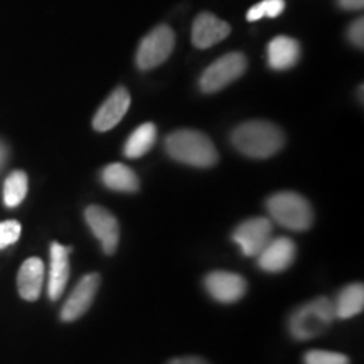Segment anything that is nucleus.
<instances>
[{
  "mask_svg": "<svg viewBox=\"0 0 364 364\" xmlns=\"http://www.w3.org/2000/svg\"><path fill=\"white\" fill-rule=\"evenodd\" d=\"M4 159H6V150H4L2 145H0V166H2Z\"/></svg>",
  "mask_w": 364,
  "mask_h": 364,
  "instance_id": "bb28decb",
  "label": "nucleus"
},
{
  "mask_svg": "<svg viewBox=\"0 0 364 364\" xmlns=\"http://www.w3.org/2000/svg\"><path fill=\"white\" fill-rule=\"evenodd\" d=\"M167 364H209V363L204 358H199V356H182V358L171 359Z\"/></svg>",
  "mask_w": 364,
  "mask_h": 364,
  "instance_id": "393cba45",
  "label": "nucleus"
},
{
  "mask_svg": "<svg viewBox=\"0 0 364 364\" xmlns=\"http://www.w3.org/2000/svg\"><path fill=\"white\" fill-rule=\"evenodd\" d=\"M29 189V179L24 171H14L4 182V203L7 208H16L24 201Z\"/></svg>",
  "mask_w": 364,
  "mask_h": 364,
  "instance_id": "aec40b11",
  "label": "nucleus"
},
{
  "mask_svg": "<svg viewBox=\"0 0 364 364\" xmlns=\"http://www.w3.org/2000/svg\"><path fill=\"white\" fill-rule=\"evenodd\" d=\"M102 181L108 189L120 193H135L140 188V181L134 171L125 164H108L102 172Z\"/></svg>",
  "mask_w": 364,
  "mask_h": 364,
  "instance_id": "f3484780",
  "label": "nucleus"
},
{
  "mask_svg": "<svg viewBox=\"0 0 364 364\" xmlns=\"http://www.w3.org/2000/svg\"><path fill=\"white\" fill-rule=\"evenodd\" d=\"M272 233L273 225L268 218H250L235 228L233 241L241 248L245 257H258L272 240Z\"/></svg>",
  "mask_w": 364,
  "mask_h": 364,
  "instance_id": "0eeeda50",
  "label": "nucleus"
},
{
  "mask_svg": "<svg viewBox=\"0 0 364 364\" xmlns=\"http://www.w3.org/2000/svg\"><path fill=\"white\" fill-rule=\"evenodd\" d=\"M302 361L304 364H349V358L341 353L312 349V351L304 354Z\"/></svg>",
  "mask_w": 364,
  "mask_h": 364,
  "instance_id": "4be33fe9",
  "label": "nucleus"
},
{
  "mask_svg": "<svg viewBox=\"0 0 364 364\" xmlns=\"http://www.w3.org/2000/svg\"><path fill=\"white\" fill-rule=\"evenodd\" d=\"M348 38L356 48L363 49L364 46V21L363 17H359L358 21H354L351 27L348 29Z\"/></svg>",
  "mask_w": 364,
  "mask_h": 364,
  "instance_id": "b1692460",
  "label": "nucleus"
},
{
  "mask_svg": "<svg viewBox=\"0 0 364 364\" xmlns=\"http://www.w3.org/2000/svg\"><path fill=\"white\" fill-rule=\"evenodd\" d=\"M248 68L247 56L243 53H230L216 59L213 65H209L199 80V88L203 93H216L226 88L241 76L245 75Z\"/></svg>",
  "mask_w": 364,
  "mask_h": 364,
  "instance_id": "39448f33",
  "label": "nucleus"
},
{
  "mask_svg": "<svg viewBox=\"0 0 364 364\" xmlns=\"http://www.w3.org/2000/svg\"><path fill=\"white\" fill-rule=\"evenodd\" d=\"M332 300L317 297L295 309L289 317V332L295 341H309L324 334L334 321Z\"/></svg>",
  "mask_w": 364,
  "mask_h": 364,
  "instance_id": "7ed1b4c3",
  "label": "nucleus"
},
{
  "mask_svg": "<svg viewBox=\"0 0 364 364\" xmlns=\"http://www.w3.org/2000/svg\"><path fill=\"white\" fill-rule=\"evenodd\" d=\"M44 284V263L41 258H27L17 273V290L27 302H34L39 299Z\"/></svg>",
  "mask_w": 364,
  "mask_h": 364,
  "instance_id": "2eb2a0df",
  "label": "nucleus"
},
{
  "mask_svg": "<svg viewBox=\"0 0 364 364\" xmlns=\"http://www.w3.org/2000/svg\"><path fill=\"white\" fill-rule=\"evenodd\" d=\"M166 152L186 166L209 169L220 161V154L206 134L198 130H176L166 139Z\"/></svg>",
  "mask_w": 364,
  "mask_h": 364,
  "instance_id": "f03ea898",
  "label": "nucleus"
},
{
  "mask_svg": "<svg viewBox=\"0 0 364 364\" xmlns=\"http://www.w3.org/2000/svg\"><path fill=\"white\" fill-rule=\"evenodd\" d=\"M231 34V26L218 19L215 14L203 12L196 17L193 24V44L199 49H208Z\"/></svg>",
  "mask_w": 364,
  "mask_h": 364,
  "instance_id": "ddd939ff",
  "label": "nucleus"
},
{
  "mask_svg": "<svg viewBox=\"0 0 364 364\" xmlns=\"http://www.w3.org/2000/svg\"><path fill=\"white\" fill-rule=\"evenodd\" d=\"M130 93L124 86H118L112 91V95L105 100V103L98 108L93 118V129L97 132H108L117 127L125 117L130 108Z\"/></svg>",
  "mask_w": 364,
  "mask_h": 364,
  "instance_id": "9b49d317",
  "label": "nucleus"
},
{
  "mask_svg": "<svg viewBox=\"0 0 364 364\" xmlns=\"http://www.w3.org/2000/svg\"><path fill=\"white\" fill-rule=\"evenodd\" d=\"M204 287L213 299L221 304H235L245 297L248 284L243 277L233 272H211L204 279Z\"/></svg>",
  "mask_w": 364,
  "mask_h": 364,
  "instance_id": "1a4fd4ad",
  "label": "nucleus"
},
{
  "mask_svg": "<svg viewBox=\"0 0 364 364\" xmlns=\"http://www.w3.org/2000/svg\"><path fill=\"white\" fill-rule=\"evenodd\" d=\"M334 316L339 318H351L363 312L364 309V287L363 284H351L344 287L332 300Z\"/></svg>",
  "mask_w": 364,
  "mask_h": 364,
  "instance_id": "a211bd4d",
  "label": "nucleus"
},
{
  "mask_svg": "<svg viewBox=\"0 0 364 364\" xmlns=\"http://www.w3.org/2000/svg\"><path fill=\"white\" fill-rule=\"evenodd\" d=\"M102 284V277L98 273H88L78 282L70 297L61 309V318L65 322H73L88 312V309L93 304L97 292Z\"/></svg>",
  "mask_w": 364,
  "mask_h": 364,
  "instance_id": "9d476101",
  "label": "nucleus"
},
{
  "mask_svg": "<svg viewBox=\"0 0 364 364\" xmlns=\"http://www.w3.org/2000/svg\"><path fill=\"white\" fill-rule=\"evenodd\" d=\"M21 231H22V226L19 221L9 220V221L0 223V250L7 248L9 245L16 243V241L21 238Z\"/></svg>",
  "mask_w": 364,
  "mask_h": 364,
  "instance_id": "5701e85b",
  "label": "nucleus"
},
{
  "mask_svg": "<svg viewBox=\"0 0 364 364\" xmlns=\"http://www.w3.org/2000/svg\"><path fill=\"white\" fill-rule=\"evenodd\" d=\"M272 220L292 231H306L314 223L312 204L304 196L292 191H282L267 199Z\"/></svg>",
  "mask_w": 364,
  "mask_h": 364,
  "instance_id": "20e7f679",
  "label": "nucleus"
},
{
  "mask_svg": "<svg viewBox=\"0 0 364 364\" xmlns=\"http://www.w3.org/2000/svg\"><path fill=\"white\" fill-rule=\"evenodd\" d=\"M176 44V34L169 26H159L140 41L136 49V66L142 71L154 70L166 63Z\"/></svg>",
  "mask_w": 364,
  "mask_h": 364,
  "instance_id": "423d86ee",
  "label": "nucleus"
},
{
  "mask_svg": "<svg viewBox=\"0 0 364 364\" xmlns=\"http://www.w3.org/2000/svg\"><path fill=\"white\" fill-rule=\"evenodd\" d=\"M285 9V0H263L250 9L247 14L248 21H260L263 17H279Z\"/></svg>",
  "mask_w": 364,
  "mask_h": 364,
  "instance_id": "412c9836",
  "label": "nucleus"
},
{
  "mask_svg": "<svg viewBox=\"0 0 364 364\" xmlns=\"http://www.w3.org/2000/svg\"><path fill=\"white\" fill-rule=\"evenodd\" d=\"M231 144L243 156L268 159L279 154L285 145V134L280 127L267 120L245 122L231 134Z\"/></svg>",
  "mask_w": 364,
  "mask_h": 364,
  "instance_id": "f257e3e1",
  "label": "nucleus"
},
{
  "mask_svg": "<svg viewBox=\"0 0 364 364\" xmlns=\"http://www.w3.org/2000/svg\"><path fill=\"white\" fill-rule=\"evenodd\" d=\"M300 54L302 49L297 39L289 36H277L268 44V65L275 71L290 70L299 63Z\"/></svg>",
  "mask_w": 364,
  "mask_h": 364,
  "instance_id": "dca6fc26",
  "label": "nucleus"
},
{
  "mask_svg": "<svg viewBox=\"0 0 364 364\" xmlns=\"http://www.w3.org/2000/svg\"><path fill=\"white\" fill-rule=\"evenodd\" d=\"M338 4L346 11H361L364 7V0H338Z\"/></svg>",
  "mask_w": 364,
  "mask_h": 364,
  "instance_id": "a878e982",
  "label": "nucleus"
},
{
  "mask_svg": "<svg viewBox=\"0 0 364 364\" xmlns=\"http://www.w3.org/2000/svg\"><path fill=\"white\" fill-rule=\"evenodd\" d=\"M70 253L71 248L59 243L51 245V270H49L48 284V294L51 300L61 297L70 280Z\"/></svg>",
  "mask_w": 364,
  "mask_h": 364,
  "instance_id": "4468645a",
  "label": "nucleus"
},
{
  "mask_svg": "<svg viewBox=\"0 0 364 364\" xmlns=\"http://www.w3.org/2000/svg\"><path fill=\"white\" fill-rule=\"evenodd\" d=\"M295 253H297V247L290 238H285V236L275 240L272 238L258 255V267L265 272L280 273L292 265Z\"/></svg>",
  "mask_w": 364,
  "mask_h": 364,
  "instance_id": "f8f14e48",
  "label": "nucleus"
},
{
  "mask_svg": "<svg viewBox=\"0 0 364 364\" xmlns=\"http://www.w3.org/2000/svg\"><path fill=\"white\" fill-rule=\"evenodd\" d=\"M85 221L102 243L103 252L107 255L115 253L118 241H120V228H118L117 218L102 206H88L85 209Z\"/></svg>",
  "mask_w": 364,
  "mask_h": 364,
  "instance_id": "6e6552de",
  "label": "nucleus"
},
{
  "mask_svg": "<svg viewBox=\"0 0 364 364\" xmlns=\"http://www.w3.org/2000/svg\"><path fill=\"white\" fill-rule=\"evenodd\" d=\"M156 140H157L156 125L150 124V122L149 124L140 125L139 129H135L134 134L127 139L125 147H124L125 157L140 159L142 156H145L154 145H156Z\"/></svg>",
  "mask_w": 364,
  "mask_h": 364,
  "instance_id": "6ab92c4d",
  "label": "nucleus"
}]
</instances>
